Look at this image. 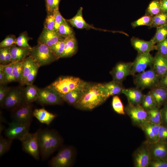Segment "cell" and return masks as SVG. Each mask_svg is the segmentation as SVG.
I'll return each mask as SVG.
<instances>
[{
    "mask_svg": "<svg viewBox=\"0 0 167 167\" xmlns=\"http://www.w3.org/2000/svg\"><path fill=\"white\" fill-rule=\"evenodd\" d=\"M100 83L87 82L81 97L73 106L82 110H91L103 103L108 98L102 91Z\"/></svg>",
    "mask_w": 167,
    "mask_h": 167,
    "instance_id": "cell-1",
    "label": "cell"
},
{
    "mask_svg": "<svg viewBox=\"0 0 167 167\" xmlns=\"http://www.w3.org/2000/svg\"><path fill=\"white\" fill-rule=\"evenodd\" d=\"M38 140L40 155L43 160L48 159L62 145L63 140L54 129H38Z\"/></svg>",
    "mask_w": 167,
    "mask_h": 167,
    "instance_id": "cell-2",
    "label": "cell"
},
{
    "mask_svg": "<svg viewBox=\"0 0 167 167\" xmlns=\"http://www.w3.org/2000/svg\"><path fill=\"white\" fill-rule=\"evenodd\" d=\"M86 82L78 77L62 76L48 87L58 94H63L74 90L82 89Z\"/></svg>",
    "mask_w": 167,
    "mask_h": 167,
    "instance_id": "cell-3",
    "label": "cell"
},
{
    "mask_svg": "<svg viewBox=\"0 0 167 167\" xmlns=\"http://www.w3.org/2000/svg\"><path fill=\"white\" fill-rule=\"evenodd\" d=\"M75 155V150L73 147H63L49 161V165L51 167H71L74 163Z\"/></svg>",
    "mask_w": 167,
    "mask_h": 167,
    "instance_id": "cell-4",
    "label": "cell"
},
{
    "mask_svg": "<svg viewBox=\"0 0 167 167\" xmlns=\"http://www.w3.org/2000/svg\"><path fill=\"white\" fill-rule=\"evenodd\" d=\"M29 56L40 67L49 64L58 60L50 47L39 43L32 48Z\"/></svg>",
    "mask_w": 167,
    "mask_h": 167,
    "instance_id": "cell-5",
    "label": "cell"
},
{
    "mask_svg": "<svg viewBox=\"0 0 167 167\" xmlns=\"http://www.w3.org/2000/svg\"><path fill=\"white\" fill-rule=\"evenodd\" d=\"M24 89L21 86L11 87L0 106L11 111L25 103L24 96Z\"/></svg>",
    "mask_w": 167,
    "mask_h": 167,
    "instance_id": "cell-6",
    "label": "cell"
},
{
    "mask_svg": "<svg viewBox=\"0 0 167 167\" xmlns=\"http://www.w3.org/2000/svg\"><path fill=\"white\" fill-rule=\"evenodd\" d=\"M134 83L136 88L140 89H152L157 86L160 77L152 67L133 76Z\"/></svg>",
    "mask_w": 167,
    "mask_h": 167,
    "instance_id": "cell-7",
    "label": "cell"
},
{
    "mask_svg": "<svg viewBox=\"0 0 167 167\" xmlns=\"http://www.w3.org/2000/svg\"><path fill=\"white\" fill-rule=\"evenodd\" d=\"M38 133V129L34 133L29 132L20 140L23 150L37 160L40 157Z\"/></svg>",
    "mask_w": 167,
    "mask_h": 167,
    "instance_id": "cell-8",
    "label": "cell"
},
{
    "mask_svg": "<svg viewBox=\"0 0 167 167\" xmlns=\"http://www.w3.org/2000/svg\"><path fill=\"white\" fill-rule=\"evenodd\" d=\"M124 109L125 113L129 116L135 126L139 127L143 124L149 121L148 111L141 105H134L128 104Z\"/></svg>",
    "mask_w": 167,
    "mask_h": 167,
    "instance_id": "cell-9",
    "label": "cell"
},
{
    "mask_svg": "<svg viewBox=\"0 0 167 167\" xmlns=\"http://www.w3.org/2000/svg\"><path fill=\"white\" fill-rule=\"evenodd\" d=\"M38 92L36 101L42 105H61L64 102L55 91L48 86L38 88Z\"/></svg>",
    "mask_w": 167,
    "mask_h": 167,
    "instance_id": "cell-10",
    "label": "cell"
},
{
    "mask_svg": "<svg viewBox=\"0 0 167 167\" xmlns=\"http://www.w3.org/2000/svg\"><path fill=\"white\" fill-rule=\"evenodd\" d=\"M32 103H25L11 111L12 121L20 123L31 125L33 116Z\"/></svg>",
    "mask_w": 167,
    "mask_h": 167,
    "instance_id": "cell-11",
    "label": "cell"
},
{
    "mask_svg": "<svg viewBox=\"0 0 167 167\" xmlns=\"http://www.w3.org/2000/svg\"><path fill=\"white\" fill-rule=\"evenodd\" d=\"M30 126L12 121L9 123L8 127L5 130V134L8 138L20 140L29 132Z\"/></svg>",
    "mask_w": 167,
    "mask_h": 167,
    "instance_id": "cell-12",
    "label": "cell"
},
{
    "mask_svg": "<svg viewBox=\"0 0 167 167\" xmlns=\"http://www.w3.org/2000/svg\"><path fill=\"white\" fill-rule=\"evenodd\" d=\"M133 159L134 167H149L152 158L147 143L145 142L135 151Z\"/></svg>",
    "mask_w": 167,
    "mask_h": 167,
    "instance_id": "cell-13",
    "label": "cell"
},
{
    "mask_svg": "<svg viewBox=\"0 0 167 167\" xmlns=\"http://www.w3.org/2000/svg\"><path fill=\"white\" fill-rule=\"evenodd\" d=\"M153 57L148 53L138 54L133 62L131 69V75L136 74L144 71L149 66H152Z\"/></svg>",
    "mask_w": 167,
    "mask_h": 167,
    "instance_id": "cell-14",
    "label": "cell"
},
{
    "mask_svg": "<svg viewBox=\"0 0 167 167\" xmlns=\"http://www.w3.org/2000/svg\"><path fill=\"white\" fill-rule=\"evenodd\" d=\"M133 62H119L110 71L113 80L121 83L129 75H131Z\"/></svg>",
    "mask_w": 167,
    "mask_h": 167,
    "instance_id": "cell-15",
    "label": "cell"
},
{
    "mask_svg": "<svg viewBox=\"0 0 167 167\" xmlns=\"http://www.w3.org/2000/svg\"><path fill=\"white\" fill-rule=\"evenodd\" d=\"M160 125L148 121L139 127L145 135L146 142L148 144L154 143L158 141Z\"/></svg>",
    "mask_w": 167,
    "mask_h": 167,
    "instance_id": "cell-16",
    "label": "cell"
},
{
    "mask_svg": "<svg viewBox=\"0 0 167 167\" xmlns=\"http://www.w3.org/2000/svg\"><path fill=\"white\" fill-rule=\"evenodd\" d=\"M148 144L152 159L167 160V143L158 141Z\"/></svg>",
    "mask_w": 167,
    "mask_h": 167,
    "instance_id": "cell-17",
    "label": "cell"
},
{
    "mask_svg": "<svg viewBox=\"0 0 167 167\" xmlns=\"http://www.w3.org/2000/svg\"><path fill=\"white\" fill-rule=\"evenodd\" d=\"M131 42V45L138 54L150 53L152 51L156 50V44L152 40L145 41L133 37Z\"/></svg>",
    "mask_w": 167,
    "mask_h": 167,
    "instance_id": "cell-18",
    "label": "cell"
},
{
    "mask_svg": "<svg viewBox=\"0 0 167 167\" xmlns=\"http://www.w3.org/2000/svg\"><path fill=\"white\" fill-rule=\"evenodd\" d=\"M64 38L55 30H49L44 27L38 38V42L50 47L59 40Z\"/></svg>",
    "mask_w": 167,
    "mask_h": 167,
    "instance_id": "cell-19",
    "label": "cell"
},
{
    "mask_svg": "<svg viewBox=\"0 0 167 167\" xmlns=\"http://www.w3.org/2000/svg\"><path fill=\"white\" fill-rule=\"evenodd\" d=\"M100 87L102 91L108 98L111 96L122 93L124 88L122 83L113 80L104 84L100 83Z\"/></svg>",
    "mask_w": 167,
    "mask_h": 167,
    "instance_id": "cell-20",
    "label": "cell"
},
{
    "mask_svg": "<svg viewBox=\"0 0 167 167\" xmlns=\"http://www.w3.org/2000/svg\"><path fill=\"white\" fill-rule=\"evenodd\" d=\"M152 67L160 78L167 74V56L158 52L153 57Z\"/></svg>",
    "mask_w": 167,
    "mask_h": 167,
    "instance_id": "cell-21",
    "label": "cell"
},
{
    "mask_svg": "<svg viewBox=\"0 0 167 167\" xmlns=\"http://www.w3.org/2000/svg\"><path fill=\"white\" fill-rule=\"evenodd\" d=\"M122 93L126 97L128 104L134 105H141L145 95L141 89L137 88H124Z\"/></svg>",
    "mask_w": 167,
    "mask_h": 167,
    "instance_id": "cell-22",
    "label": "cell"
},
{
    "mask_svg": "<svg viewBox=\"0 0 167 167\" xmlns=\"http://www.w3.org/2000/svg\"><path fill=\"white\" fill-rule=\"evenodd\" d=\"M83 8L80 7L78 10L76 14L73 18L66 20L73 27L78 29H92L100 30H104L95 28L87 23L84 20L82 15Z\"/></svg>",
    "mask_w": 167,
    "mask_h": 167,
    "instance_id": "cell-23",
    "label": "cell"
},
{
    "mask_svg": "<svg viewBox=\"0 0 167 167\" xmlns=\"http://www.w3.org/2000/svg\"><path fill=\"white\" fill-rule=\"evenodd\" d=\"M9 49L12 57L11 62H14L23 61L29 56L32 48H22L14 44L9 47Z\"/></svg>",
    "mask_w": 167,
    "mask_h": 167,
    "instance_id": "cell-24",
    "label": "cell"
},
{
    "mask_svg": "<svg viewBox=\"0 0 167 167\" xmlns=\"http://www.w3.org/2000/svg\"><path fill=\"white\" fill-rule=\"evenodd\" d=\"M33 115L41 123L47 125H49L57 116L56 114L49 112L44 108L35 109Z\"/></svg>",
    "mask_w": 167,
    "mask_h": 167,
    "instance_id": "cell-25",
    "label": "cell"
},
{
    "mask_svg": "<svg viewBox=\"0 0 167 167\" xmlns=\"http://www.w3.org/2000/svg\"><path fill=\"white\" fill-rule=\"evenodd\" d=\"M149 92L155 100L157 107L160 108L167 102V89L165 88L156 86Z\"/></svg>",
    "mask_w": 167,
    "mask_h": 167,
    "instance_id": "cell-26",
    "label": "cell"
},
{
    "mask_svg": "<svg viewBox=\"0 0 167 167\" xmlns=\"http://www.w3.org/2000/svg\"><path fill=\"white\" fill-rule=\"evenodd\" d=\"M65 41L64 51L62 58L71 57L75 54L77 49L75 38L74 35L65 38Z\"/></svg>",
    "mask_w": 167,
    "mask_h": 167,
    "instance_id": "cell-27",
    "label": "cell"
},
{
    "mask_svg": "<svg viewBox=\"0 0 167 167\" xmlns=\"http://www.w3.org/2000/svg\"><path fill=\"white\" fill-rule=\"evenodd\" d=\"M23 75L20 84L21 86L25 85L26 79L36 64L33 59L29 56L23 61Z\"/></svg>",
    "mask_w": 167,
    "mask_h": 167,
    "instance_id": "cell-28",
    "label": "cell"
},
{
    "mask_svg": "<svg viewBox=\"0 0 167 167\" xmlns=\"http://www.w3.org/2000/svg\"><path fill=\"white\" fill-rule=\"evenodd\" d=\"M38 88L33 84L26 85L24 89V96L25 103L31 104L36 101L38 97Z\"/></svg>",
    "mask_w": 167,
    "mask_h": 167,
    "instance_id": "cell-29",
    "label": "cell"
},
{
    "mask_svg": "<svg viewBox=\"0 0 167 167\" xmlns=\"http://www.w3.org/2000/svg\"><path fill=\"white\" fill-rule=\"evenodd\" d=\"M83 89L74 90L65 94L59 95L64 101L74 106L81 97Z\"/></svg>",
    "mask_w": 167,
    "mask_h": 167,
    "instance_id": "cell-30",
    "label": "cell"
},
{
    "mask_svg": "<svg viewBox=\"0 0 167 167\" xmlns=\"http://www.w3.org/2000/svg\"><path fill=\"white\" fill-rule=\"evenodd\" d=\"M148 112L149 122L156 124H161V116L160 108L156 106L148 110Z\"/></svg>",
    "mask_w": 167,
    "mask_h": 167,
    "instance_id": "cell-31",
    "label": "cell"
},
{
    "mask_svg": "<svg viewBox=\"0 0 167 167\" xmlns=\"http://www.w3.org/2000/svg\"><path fill=\"white\" fill-rule=\"evenodd\" d=\"M161 12L160 0H153L149 4L146 11L145 15L154 17Z\"/></svg>",
    "mask_w": 167,
    "mask_h": 167,
    "instance_id": "cell-32",
    "label": "cell"
},
{
    "mask_svg": "<svg viewBox=\"0 0 167 167\" xmlns=\"http://www.w3.org/2000/svg\"><path fill=\"white\" fill-rule=\"evenodd\" d=\"M167 25V13L161 12L153 17L150 28H156Z\"/></svg>",
    "mask_w": 167,
    "mask_h": 167,
    "instance_id": "cell-33",
    "label": "cell"
},
{
    "mask_svg": "<svg viewBox=\"0 0 167 167\" xmlns=\"http://www.w3.org/2000/svg\"><path fill=\"white\" fill-rule=\"evenodd\" d=\"M156 33L151 39L156 44L167 38V25L156 28Z\"/></svg>",
    "mask_w": 167,
    "mask_h": 167,
    "instance_id": "cell-34",
    "label": "cell"
},
{
    "mask_svg": "<svg viewBox=\"0 0 167 167\" xmlns=\"http://www.w3.org/2000/svg\"><path fill=\"white\" fill-rule=\"evenodd\" d=\"M14 62L4 65L3 71L5 84L16 82L13 72Z\"/></svg>",
    "mask_w": 167,
    "mask_h": 167,
    "instance_id": "cell-35",
    "label": "cell"
},
{
    "mask_svg": "<svg viewBox=\"0 0 167 167\" xmlns=\"http://www.w3.org/2000/svg\"><path fill=\"white\" fill-rule=\"evenodd\" d=\"M65 38L59 40L50 47L52 52L57 59L61 58L64 51Z\"/></svg>",
    "mask_w": 167,
    "mask_h": 167,
    "instance_id": "cell-36",
    "label": "cell"
},
{
    "mask_svg": "<svg viewBox=\"0 0 167 167\" xmlns=\"http://www.w3.org/2000/svg\"><path fill=\"white\" fill-rule=\"evenodd\" d=\"M141 105L147 111L157 106L155 100L149 92L144 95Z\"/></svg>",
    "mask_w": 167,
    "mask_h": 167,
    "instance_id": "cell-37",
    "label": "cell"
},
{
    "mask_svg": "<svg viewBox=\"0 0 167 167\" xmlns=\"http://www.w3.org/2000/svg\"><path fill=\"white\" fill-rule=\"evenodd\" d=\"M13 139L6 137H3L0 135V157L7 152L10 149Z\"/></svg>",
    "mask_w": 167,
    "mask_h": 167,
    "instance_id": "cell-38",
    "label": "cell"
},
{
    "mask_svg": "<svg viewBox=\"0 0 167 167\" xmlns=\"http://www.w3.org/2000/svg\"><path fill=\"white\" fill-rule=\"evenodd\" d=\"M57 32L60 35L65 38L74 35L73 30L68 24L66 20L61 24Z\"/></svg>",
    "mask_w": 167,
    "mask_h": 167,
    "instance_id": "cell-39",
    "label": "cell"
},
{
    "mask_svg": "<svg viewBox=\"0 0 167 167\" xmlns=\"http://www.w3.org/2000/svg\"><path fill=\"white\" fill-rule=\"evenodd\" d=\"M112 105L113 110L117 113L123 115L126 114L123 104L118 95L113 96Z\"/></svg>",
    "mask_w": 167,
    "mask_h": 167,
    "instance_id": "cell-40",
    "label": "cell"
},
{
    "mask_svg": "<svg viewBox=\"0 0 167 167\" xmlns=\"http://www.w3.org/2000/svg\"><path fill=\"white\" fill-rule=\"evenodd\" d=\"M153 17L145 15L137 20L133 22L131 25L133 28L138 26L146 25L150 27L153 20Z\"/></svg>",
    "mask_w": 167,
    "mask_h": 167,
    "instance_id": "cell-41",
    "label": "cell"
},
{
    "mask_svg": "<svg viewBox=\"0 0 167 167\" xmlns=\"http://www.w3.org/2000/svg\"><path fill=\"white\" fill-rule=\"evenodd\" d=\"M30 39L28 36L26 32H23L16 38L15 44L22 48H31L32 47L28 43V41Z\"/></svg>",
    "mask_w": 167,
    "mask_h": 167,
    "instance_id": "cell-42",
    "label": "cell"
},
{
    "mask_svg": "<svg viewBox=\"0 0 167 167\" xmlns=\"http://www.w3.org/2000/svg\"><path fill=\"white\" fill-rule=\"evenodd\" d=\"M13 72L15 81L20 83L23 75L22 61L14 62Z\"/></svg>",
    "mask_w": 167,
    "mask_h": 167,
    "instance_id": "cell-43",
    "label": "cell"
},
{
    "mask_svg": "<svg viewBox=\"0 0 167 167\" xmlns=\"http://www.w3.org/2000/svg\"><path fill=\"white\" fill-rule=\"evenodd\" d=\"M46 7L48 14L59 9V5L61 0H45Z\"/></svg>",
    "mask_w": 167,
    "mask_h": 167,
    "instance_id": "cell-44",
    "label": "cell"
},
{
    "mask_svg": "<svg viewBox=\"0 0 167 167\" xmlns=\"http://www.w3.org/2000/svg\"><path fill=\"white\" fill-rule=\"evenodd\" d=\"M16 38L15 36L10 35L7 36L5 39L0 43V48L9 47L15 44Z\"/></svg>",
    "mask_w": 167,
    "mask_h": 167,
    "instance_id": "cell-45",
    "label": "cell"
},
{
    "mask_svg": "<svg viewBox=\"0 0 167 167\" xmlns=\"http://www.w3.org/2000/svg\"><path fill=\"white\" fill-rule=\"evenodd\" d=\"M55 22L54 30L57 31L59 26L66 20L61 14L59 9L54 11L53 12Z\"/></svg>",
    "mask_w": 167,
    "mask_h": 167,
    "instance_id": "cell-46",
    "label": "cell"
},
{
    "mask_svg": "<svg viewBox=\"0 0 167 167\" xmlns=\"http://www.w3.org/2000/svg\"><path fill=\"white\" fill-rule=\"evenodd\" d=\"M40 66L36 64L33 69L27 77L25 85L32 84L36 78L39 68Z\"/></svg>",
    "mask_w": 167,
    "mask_h": 167,
    "instance_id": "cell-47",
    "label": "cell"
},
{
    "mask_svg": "<svg viewBox=\"0 0 167 167\" xmlns=\"http://www.w3.org/2000/svg\"><path fill=\"white\" fill-rule=\"evenodd\" d=\"M44 28L50 30H54L55 22L53 13L48 14L44 23Z\"/></svg>",
    "mask_w": 167,
    "mask_h": 167,
    "instance_id": "cell-48",
    "label": "cell"
},
{
    "mask_svg": "<svg viewBox=\"0 0 167 167\" xmlns=\"http://www.w3.org/2000/svg\"><path fill=\"white\" fill-rule=\"evenodd\" d=\"M156 44V50H157V52L164 56H167V38Z\"/></svg>",
    "mask_w": 167,
    "mask_h": 167,
    "instance_id": "cell-49",
    "label": "cell"
},
{
    "mask_svg": "<svg viewBox=\"0 0 167 167\" xmlns=\"http://www.w3.org/2000/svg\"><path fill=\"white\" fill-rule=\"evenodd\" d=\"M158 141L167 143V126L161 124Z\"/></svg>",
    "mask_w": 167,
    "mask_h": 167,
    "instance_id": "cell-50",
    "label": "cell"
},
{
    "mask_svg": "<svg viewBox=\"0 0 167 167\" xmlns=\"http://www.w3.org/2000/svg\"><path fill=\"white\" fill-rule=\"evenodd\" d=\"M149 167H167V160L152 159Z\"/></svg>",
    "mask_w": 167,
    "mask_h": 167,
    "instance_id": "cell-51",
    "label": "cell"
},
{
    "mask_svg": "<svg viewBox=\"0 0 167 167\" xmlns=\"http://www.w3.org/2000/svg\"><path fill=\"white\" fill-rule=\"evenodd\" d=\"M10 88L11 87L7 86L6 84H0V104L2 102Z\"/></svg>",
    "mask_w": 167,
    "mask_h": 167,
    "instance_id": "cell-52",
    "label": "cell"
},
{
    "mask_svg": "<svg viewBox=\"0 0 167 167\" xmlns=\"http://www.w3.org/2000/svg\"><path fill=\"white\" fill-rule=\"evenodd\" d=\"M161 124L167 126V102L161 109Z\"/></svg>",
    "mask_w": 167,
    "mask_h": 167,
    "instance_id": "cell-53",
    "label": "cell"
},
{
    "mask_svg": "<svg viewBox=\"0 0 167 167\" xmlns=\"http://www.w3.org/2000/svg\"><path fill=\"white\" fill-rule=\"evenodd\" d=\"M7 47L0 48V63L3 65H6V55Z\"/></svg>",
    "mask_w": 167,
    "mask_h": 167,
    "instance_id": "cell-54",
    "label": "cell"
},
{
    "mask_svg": "<svg viewBox=\"0 0 167 167\" xmlns=\"http://www.w3.org/2000/svg\"><path fill=\"white\" fill-rule=\"evenodd\" d=\"M157 86L162 87L167 89V74L160 79Z\"/></svg>",
    "mask_w": 167,
    "mask_h": 167,
    "instance_id": "cell-55",
    "label": "cell"
},
{
    "mask_svg": "<svg viewBox=\"0 0 167 167\" xmlns=\"http://www.w3.org/2000/svg\"><path fill=\"white\" fill-rule=\"evenodd\" d=\"M161 12L167 13V0H160Z\"/></svg>",
    "mask_w": 167,
    "mask_h": 167,
    "instance_id": "cell-56",
    "label": "cell"
},
{
    "mask_svg": "<svg viewBox=\"0 0 167 167\" xmlns=\"http://www.w3.org/2000/svg\"><path fill=\"white\" fill-rule=\"evenodd\" d=\"M12 57L9 47L7 48L6 55V65L11 63Z\"/></svg>",
    "mask_w": 167,
    "mask_h": 167,
    "instance_id": "cell-57",
    "label": "cell"
},
{
    "mask_svg": "<svg viewBox=\"0 0 167 167\" xmlns=\"http://www.w3.org/2000/svg\"><path fill=\"white\" fill-rule=\"evenodd\" d=\"M4 65L0 64V84H5L4 76L3 71Z\"/></svg>",
    "mask_w": 167,
    "mask_h": 167,
    "instance_id": "cell-58",
    "label": "cell"
},
{
    "mask_svg": "<svg viewBox=\"0 0 167 167\" xmlns=\"http://www.w3.org/2000/svg\"><path fill=\"white\" fill-rule=\"evenodd\" d=\"M4 126L3 125L2 123H0V135L2 134V132L4 130Z\"/></svg>",
    "mask_w": 167,
    "mask_h": 167,
    "instance_id": "cell-59",
    "label": "cell"
},
{
    "mask_svg": "<svg viewBox=\"0 0 167 167\" xmlns=\"http://www.w3.org/2000/svg\"><path fill=\"white\" fill-rule=\"evenodd\" d=\"M0 122H6L5 119L4 118V117L2 115V113H0Z\"/></svg>",
    "mask_w": 167,
    "mask_h": 167,
    "instance_id": "cell-60",
    "label": "cell"
}]
</instances>
